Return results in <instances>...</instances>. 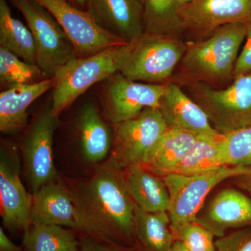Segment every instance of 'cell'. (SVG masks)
Instances as JSON below:
<instances>
[{"mask_svg": "<svg viewBox=\"0 0 251 251\" xmlns=\"http://www.w3.org/2000/svg\"><path fill=\"white\" fill-rule=\"evenodd\" d=\"M126 179L137 207L147 212H168L171 198L163 177L135 165L126 168Z\"/></svg>", "mask_w": 251, "mask_h": 251, "instance_id": "44dd1931", "label": "cell"}, {"mask_svg": "<svg viewBox=\"0 0 251 251\" xmlns=\"http://www.w3.org/2000/svg\"><path fill=\"white\" fill-rule=\"evenodd\" d=\"M77 127L85 161L98 163L106 160L112 150L113 134L93 102H87L81 109Z\"/></svg>", "mask_w": 251, "mask_h": 251, "instance_id": "ffe728a7", "label": "cell"}, {"mask_svg": "<svg viewBox=\"0 0 251 251\" xmlns=\"http://www.w3.org/2000/svg\"><path fill=\"white\" fill-rule=\"evenodd\" d=\"M193 100L202 108L220 134L227 135L251 125V73L234 78L224 90L209 84L188 81Z\"/></svg>", "mask_w": 251, "mask_h": 251, "instance_id": "5b68a950", "label": "cell"}, {"mask_svg": "<svg viewBox=\"0 0 251 251\" xmlns=\"http://www.w3.org/2000/svg\"><path fill=\"white\" fill-rule=\"evenodd\" d=\"M202 134L168 128L148 153L142 166L161 177L171 174Z\"/></svg>", "mask_w": 251, "mask_h": 251, "instance_id": "d6986e66", "label": "cell"}, {"mask_svg": "<svg viewBox=\"0 0 251 251\" xmlns=\"http://www.w3.org/2000/svg\"><path fill=\"white\" fill-rule=\"evenodd\" d=\"M135 239L143 251H170L175 239L166 211L150 213L138 208Z\"/></svg>", "mask_w": 251, "mask_h": 251, "instance_id": "603a6c76", "label": "cell"}, {"mask_svg": "<svg viewBox=\"0 0 251 251\" xmlns=\"http://www.w3.org/2000/svg\"><path fill=\"white\" fill-rule=\"evenodd\" d=\"M59 117L52 112L51 99L33 119L21 145L23 168L31 193L59 179L54 166L53 138Z\"/></svg>", "mask_w": 251, "mask_h": 251, "instance_id": "ba28073f", "label": "cell"}, {"mask_svg": "<svg viewBox=\"0 0 251 251\" xmlns=\"http://www.w3.org/2000/svg\"><path fill=\"white\" fill-rule=\"evenodd\" d=\"M192 0H177L180 6H184V5L188 4V3L191 2Z\"/></svg>", "mask_w": 251, "mask_h": 251, "instance_id": "d590c367", "label": "cell"}, {"mask_svg": "<svg viewBox=\"0 0 251 251\" xmlns=\"http://www.w3.org/2000/svg\"><path fill=\"white\" fill-rule=\"evenodd\" d=\"M235 178H237V186L246 191L251 198V175H244Z\"/></svg>", "mask_w": 251, "mask_h": 251, "instance_id": "836d02e7", "label": "cell"}, {"mask_svg": "<svg viewBox=\"0 0 251 251\" xmlns=\"http://www.w3.org/2000/svg\"><path fill=\"white\" fill-rule=\"evenodd\" d=\"M55 85L54 77L36 83L10 87L0 93V130L16 134L26 128L27 109L31 104Z\"/></svg>", "mask_w": 251, "mask_h": 251, "instance_id": "ac0fdd59", "label": "cell"}, {"mask_svg": "<svg viewBox=\"0 0 251 251\" xmlns=\"http://www.w3.org/2000/svg\"><path fill=\"white\" fill-rule=\"evenodd\" d=\"M0 251H25L23 247L15 244L5 233L4 229L0 227Z\"/></svg>", "mask_w": 251, "mask_h": 251, "instance_id": "d6a6232c", "label": "cell"}, {"mask_svg": "<svg viewBox=\"0 0 251 251\" xmlns=\"http://www.w3.org/2000/svg\"><path fill=\"white\" fill-rule=\"evenodd\" d=\"M170 251H190L187 247L180 241L175 240Z\"/></svg>", "mask_w": 251, "mask_h": 251, "instance_id": "e575fe53", "label": "cell"}, {"mask_svg": "<svg viewBox=\"0 0 251 251\" xmlns=\"http://www.w3.org/2000/svg\"><path fill=\"white\" fill-rule=\"evenodd\" d=\"M62 180L76 209L77 231L121 245H138V207L128 191L126 168L110 156L88 177Z\"/></svg>", "mask_w": 251, "mask_h": 251, "instance_id": "6da1fadb", "label": "cell"}, {"mask_svg": "<svg viewBox=\"0 0 251 251\" xmlns=\"http://www.w3.org/2000/svg\"><path fill=\"white\" fill-rule=\"evenodd\" d=\"M224 135L203 133L171 174L196 175L226 166L223 154Z\"/></svg>", "mask_w": 251, "mask_h": 251, "instance_id": "7402d4cb", "label": "cell"}, {"mask_svg": "<svg viewBox=\"0 0 251 251\" xmlns=\"http://www.w3.org/2000/svg\"><path fill=\"white\" fill-rule=\"evenodd\" d=\"M127 43L114 46L87 57H77L56 69L51 105L59 117L80 96L94 84L120 72Z\"/></svg>", "mask_w": 251, "mask_h": 251, "instance_id": "3957f363", "label": "cell"}, {"mask_svg": "<svg viewBox=\"0 0 251 251\" xmlns=\"http://www.w3.org/2000/svg\"><path fill=\"white\" fill-rule=\"evenodd\" d=\"M140 1H141V0H140Z\"/></svg>", "mask_w": 251, "mask_h": 251, "instance_id": "74e56055", "label": "cell"}, {"mask_svg": "<svg viewBox=\"0 0 251 251\" xmlns=\"http://www.w3.org/2000/svg\"><path fill=\"white\" fill-rule=\"evenodd\" d=\"M22 14L30 29L36 49V65L46 78L56 69L76 57L70 38L46 8L34 0H10Z\"/></svg>", "mask_w": 251, "mask_h": 251, "instance_id": "8992f818", "label": "cell"}, {"mask_svg": "<svg viewBox=\"0 0 251 251\" xmlns=\"http://www.w3.org/2000/svg\"><path fill=\"white\" fill-rule=\"evenodd\" d=\"M179 16L184 31L206 38L226 25L250 23L251 0H192Z\"/></svg>", "mask_w": 251, "mask_h": 251, "instance_id": "4fadbf2b", "label": "cell"}, {"mask_svg": "<svg viewBox=\"0 0 251 251\" xmlns=\"http://www.w3.org/2000/svg\"><path fill=\"white\" fill-rule=\"evenodd\" d=\"M145 32L178 36L184 31L177 0H141Z\"/></svg>", "mask_w": 251, "mask_h": 251, "instance_id": "484cf974", "label": "cell"}, {"mask_svg": "<svg viewBox=\"0 0 251 251\" xmlns=\"http://www.w3.org/2000/svg\"><path fill=\"white\" fill-rule=\"evenodd\" d=\"M215 251H251V226L218 238Z\"/></svg>", "mask_w": 251, "mask_h": 251, "instance_id": "f546056e", "label": "cell"}, {"mask_svg": "<svg viewBox=\"0 0 251 251\" xmlns=\"http://www.w3.org/2000/svg\"><path fill=\"white\" fill-rule=\"evenodd\" d=\"M0 47L25 62L36 64L35 44L30 29L13 17L6 0H0Z\"/></svg>", "mask_w": 251, "mask_h": 251, "instance_id": "cb8c5ba5", "label": "cell"}, {"mask_svg": "<svg viewBox=\"0 0 251 251\" xmlns=\"http://www.w3.org/2000/svg\"><path fill=\"white\" fill-rule=\"evenodd\" d=\"M244 175H251V167L226 166L201 175L163 176L171 198L168 213L171 229L196 221L206 196L220 183Z\"/></svg>", "mask_w": 251, "mask_h": 251, "instance_id": "52a82bcc", "label": "cell"}, {"mask_svg": "<svg viewBox=\"0 0 251 251\" xmlns=\"http://www.w3.org/2000/svg\"><path fill=\"white\" fill-rule=\"evenodd\" d=\"M32 196L30 224L55 225L77 230L76 209L62 179L44 185Z\"/></svg>", "mask_w": 251, "mask_h": 251, "instance_id": "2e32d148", "label": "cell"}, {"mask_svg": "<svg viewBox=\"0 0 251 251\" xmlns=\"http://www.w3.org/2000/svg\"><path fill=\"white\" fill-rule=\"evenodd\" d=\"M46 79L36 64L25 62L17 55L0 47V82L10 87L23 84L36 83Z\"/></svg>", "mask_w": 251, "mask_h": 251, "instance_id": "4316f807", "label": "cell"}, {"mask_svg": "<svg viewBox=\"0 0 251 251\" xmlns=\"http://www.w3.org/2000/svg\"><path fill=\"white\" fill-rule=\"evenodd\" d=\"M158 109L168 128L198 133H218L202 108L174 82H166Z\"/></svg>", "mask_w": 251, "mask_h": 251, "instance_id": "e0dca14e", "label": "cell"}, {"mask_svg": "<svg viewBox=\"0 0 251 251\" xmlns=\"http://www.w3.org/2000/svg\"><path fill=\"white\" fill-rule=\"evenodd\" d=\"M73 2L76 3V4L83 6L86 4V0H72Z\"/></svg>", "mask_w": 251, "mask_h": 251, "instance_id": "8d00e7d4", "label": "cell"}, {"mask_svg": "<svg viewBox=\"0 0 251 251\" xmlns=\"http://www.w3.org/2000/svg\"><path fill=\"white\" fill-rule=\"evenodd\" d=\"M175 240L180 241L190 251H215V236L196 221L172 229Z\"/></svg>", "mask_w": 251, "mask_h": 251, "instance_id": "f1b7e54d", "label": "cell"}, {"mask_svg": "<svg viewBox=\"0 0 251 251\" xmlns=\"http://www.w3.org/2000/svg\"><path fill=\"white\" fill-rule=\"evenodd\" d=\"M223 154L226 166L251 168V125L224 135Z\"/></svg>", "mask_w": 251, "mask_h": 251, "instance_id": "83f0119b", "label": "cell"}, {"mask_svg": "<svg viewBox=\"0 0 251 251\" xmlns=\"http://www.w3.org/2000/svg\"><path fill=\"white\" fill-rule=\"evenodd\" d=\"M55 18L74 44L77 57H87L111 46L126 44L96 24L87 11L68 0H34Z\"/></svg>", "mask_w": 251, "mask_h": 251, "instance_id": "7c38bea8", "label": "cell"}, {"mask_svg": "<svg viewBox=\"0 0 251 251\" xmlns=\"http://www.w3.org/2000/svg\"><path fill=\"white\" fill-rule=\"evenodd\" d=\"M86 5L97 25L126 43L145 32L140 0H86Z\"/></svg>", "mask_w": 251, "mask_h": 251, "instance_id": "5bb4252c", "label": "cell"}, {"mask_svg": "<svg viewBox=\"0 0 251 251\" xmlns=\"http://www.w3.org/2000/svg\"><path fill=\"white\" fill-rule=\"evenodd\" d=\"M110 156L123 168L142 166L168 129L158 108H148L131 120L112 125Z\"/></svg>", "mask_w": 251, "mask_h": 251, "instance_id": "9c48e42d", "label": "cell"}, {"mask_svg": "<svg viewBox=\"0 0 251 251\" xmlns=\"http://www.w3.org/2000/svg\"><path fill=\"white\" fill-rule=\"evenodd\" d=\"M102 106L112 125L131 120L148 108H158L166 84L130 80L120 72L104 80Z\"/></svg>", "mask_w": 251, "mask_h": 251, "instance_id": "30bf717a", "label": "cell"}, {"mask_svg": "<svg viewBox=\"0 0 251 251\" xmlns=\"http://www.w3.org/2000/svg\"><path fill=\"white\" fill-rule=\"evenodd\" d=\"M195 221L218 238L229 229L251 226V198L233 188L224 189Z\"/></svg>", "mask_w": 251, "mask_h": 251, "instance_id": "9a60e30c", "label": "cell"}, {"mask_svg": "<svg viewBox=\"0 0 251 251\" xmlns=\"http://www.w3.org/2000/svg\"><path fill=\"white\" fill-rule=\"evenodd\" d=\"M79 242V251H143L138 245H121L107 239L82 233Z\"/></svg>", "mask_w": 251, "mask_h": 251, "instance_id": "4dcf8cb0", "label": "cell"}, {"mask_svg": "<svg viewBox=\"0 0 251 251\" xmlns=\"http://www.w3.org/2000/svg\"><path fill=\"white\" fill-rule=\"evenodd\" d=\"M247 35L245 38L247 41L242 52L238 55L237 62L234 66V78L251 73V21L247 23Z\"/></svg>", "mask_w": 251, "mask_h": 251, "instance_id": "1f68e13d", "label": "cell"}, {"mask_svg": "<svg viewBox=\"0 0 251 251\" xmlns=\"http://www.w3.org/2000/svg\"><path fill=\"white\" fill-rule=\"evenodd\" d=\"M178 36L144 32L127 43L120 72L132 80L158 83L169 78L186 52Z\"/></svg>", "mask_w": 251, "mask_h": 251, "instance_id": "277c9868", "label": "cell"}, {"mask_svg": "<svg viewBox=\"0 0 251 251\" xmlns=\"http://www.w3.org/2000/svg\"><path fill=\"white\" fill-rule=\"evenodd\" d=\"M79 246L74 232L62 226L30 224L23 231L25 251H79Z\"/></svg>", "mask_w": 251, "mask_h": 251, "instance_id": "d4e9b609", "label": "cell"}, {"mask_svg": "<svg viewBox=\"0 0 251 251\" xmlns=\"http://www.w3.org/2000/svg\"><path fill=\"white\" fill-rule=\"evenodd\" d=\"M21 159L14 144L0 146V206L3 226L11 231L23 230L30 224L32 193H28L21 176Z\"/></svg>", "mask_w": 251, "mask_h": 251, "instance_id": "8fae6325", "label": "cell"}, {"mask_svg": "<svg viewBox=\"0 0 251 251\" xmlns=\"http://www.w3.org/2000/svg\"><path fill=\"white\" fill-rule=\"evenodd\" d=\"M247 30V24L232 23L218 28L204 39L186 43L179 63L186 81L211 85L233 77L238 52Z\"/></svg>", "mask_w": 251, "mask_h": 251, "instance_id": "7a4b0ae2", "label": "cell"}]
</instances>
